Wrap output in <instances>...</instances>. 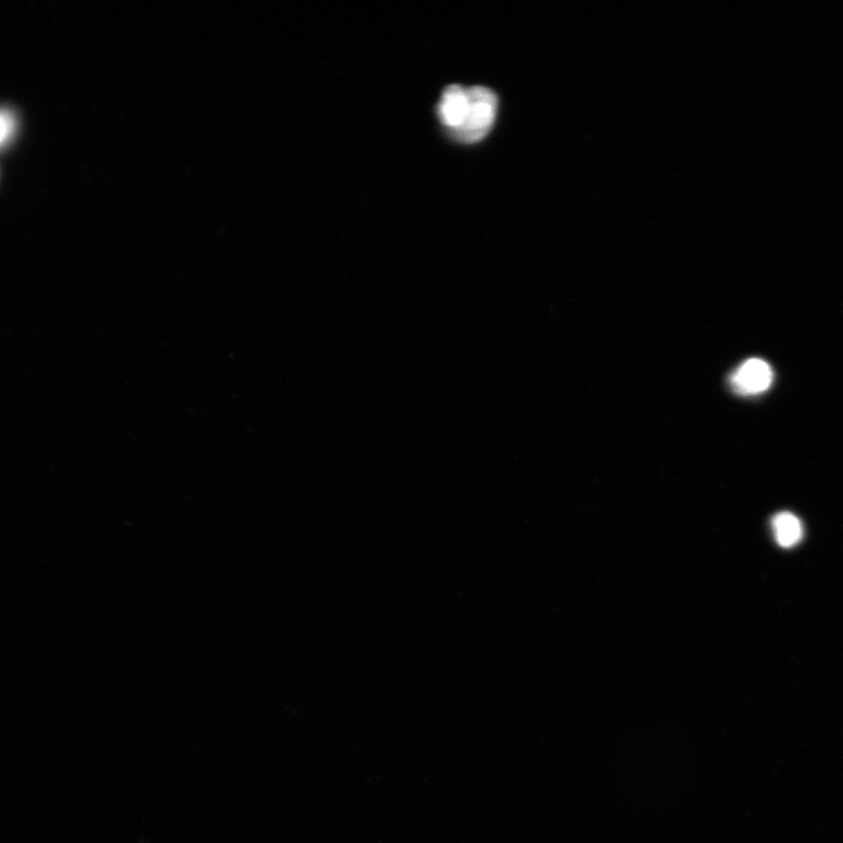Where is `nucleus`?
Masks as SVG:
<instances>
[{"instance_id": "1", "label": "nucleus", "mask_w": 843, "mask_h": 843, "mask_svg": "<svg viewBox=\"0 0 843 843\" xmlns=\"http://www.w3.org/2000/svg\"><path fill=\"white\" fill-rule=\"evenodd\" d=\"M469 109L463 125L455 130L456 139L474 143L490 132L497 113V98L489 88L482 86L468 89Z\"/></svg>"}, {"instance_id": "2", "label": "nucleus", "mask_w": 843, "mask_h": 843, "mask_svg": "<svg viewBox=\"0 0 843 843\" xmlns=\"http://www.w3.org/2000/svg\"><path fill=\"white\" fill-rule=\"evenodd\" d=\"M773 370L762 359H750L731 376V386L740 395H757L766 392L773 382Z\"/></svg>"}, {"instance_id": "3", "label": "nucleus", "mask_w": 843, "mask_h": 843, "mask_svg": "<svg viewBox=\"0 0 843 843\" xmlns=\"http://www.w3.org/2000/svg\"><path fill=\"white\" fill-rule=\"evenodd\" d=\"M468 109V89L459 85H451L445 88L440 105H438V115H440L443 125L447 126L452 133L463 125Z\"/></svg>"}, {"instance_id": "4", "label": "nucleus", "mask_w": 843, "mask_h": 843, "mask_svg": "<svg viewBox=\"0 0 843 843\" xmlns=\"http://www.w3.org/2000/svg\"><path fill=\"white\" fill-rule=\"evenodd\" d=\"M772 529L778 545L784 548L798 545L804 537L803 524L791 512L778 513L772 520Z\"/></svg>"}]
</instances>
